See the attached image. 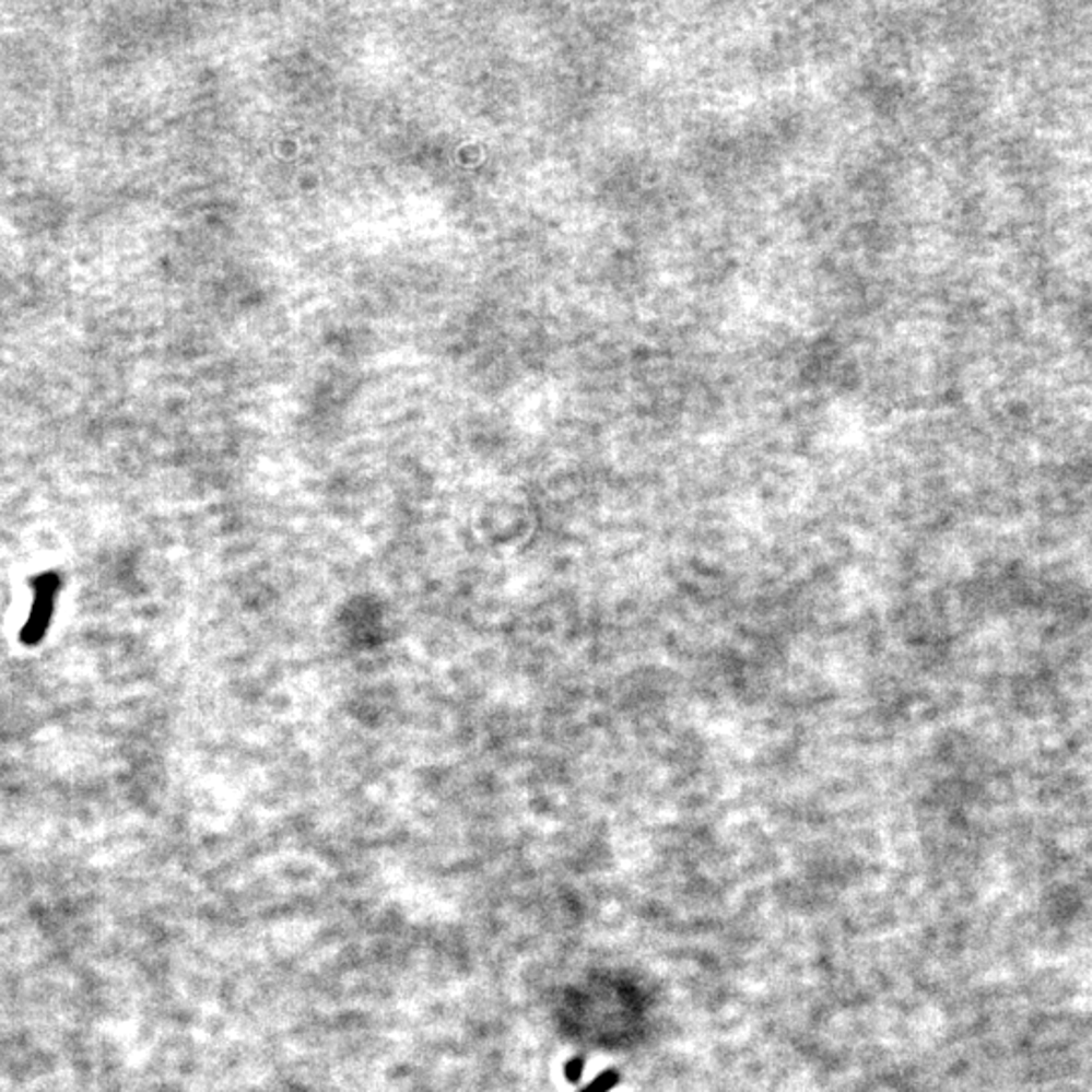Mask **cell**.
Returning <instances> with one entry per match:
<instances>
[{
    "mask_svg": "<svg viewBox=\"0 0 1092 1092\" xmlns=\"http://www.w3.org/2000/svg\"><path fill=\"white\" fill-rule=\"evenodd\" d=\"M54 589L55 580H49L45 583L39 589V601H37V607L33 611V618H31V623H28L27 632L37 637V635L43 632V627L47 625V620H49V613H51V601H54Z\"/></svg>",
    "mask_w": 1092,
    "mask_h": 1092,
    "instance_id": "1",
    "label": "cell"
}]
</instances>
